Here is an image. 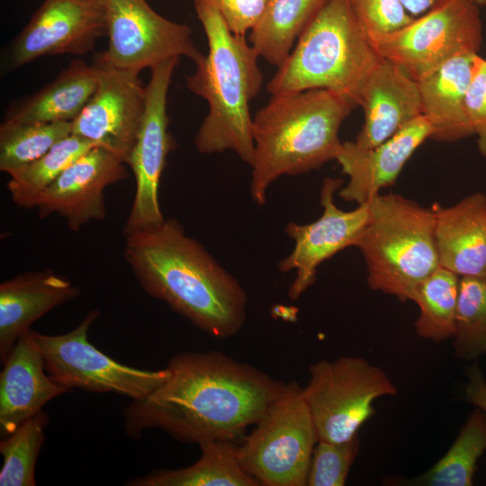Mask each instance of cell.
Masks as SVG:
<instances>
[{
    "mask_svg": "<svg viewBox=\"0 0 486 486\" xmlns=\"http://www.w3.org/2000/svg\"><path fill=\"white\" fill-rule=\"evenodd\" d=\"M382 59L348 0H330L298 38L266 89L272 95L322 88L353 109Z\"/></svg>",
    "mask_w": 486,
    "mask_h": 486,
    "instance_id": "5b68a950",
    "label": "cell"
},
{
    "mask_svg": "<svg viewBox=\"0 0 486 486\" xmlns=\"http://www.w3.org/2000/svg\"><path fill=\"white\" fill-rule=\"evenodd\" d=\"M123 256L142 290L217 339L237 335L248 296L238 280L174 219L128 235Z\"/></svg>",
    "mask_w": 486,
    "mask_h": 486,
    "instance_id": "7a4b0ae2",
    "label": "cell"
},
{
    "mask_svg": "<svg viewBox=\"0 0 486 486\" xmlns=\"http://www.w3.org/2000/svg\"><path fill=\"white\" fill-rule=\"evenodd\" d=\"M96 87L92 66L73 60L50 84L14 105L4 122L14 123L72 122L82 112Z\"/></svg>",
    "mask_w": 486,
    "mask_h": 486,
    "instance_id": "603a6c76",
    "label": "cell"
},
{
    "mask_svg": "<svg viewBox=\"0 0 486 486\" xmlns=\"http://www.w3.org/2000/svg\"><path fill=\"white\" fill-rule=\"evenodd\" d=\"M91 66L96 87L72 122L71 134L107 149L128 165L145 112L146 87L140 73L113 66L104 52Z\"/></svg>",
    "mask_w": 486,
    "mask_h": 486,
    "instance_id": "7c38bea8",
    "label": "cell"
},
{
    "mask_svg": "<svg viewBox=\"0 0 486 486\" xmlns=\"http://www.w3.org/2000/svg\"><path fill=\"white\" fill-rule=\"evenodd\" d=\"M194 3L209 48L195 72L186 76L188 88L209 104L195 147L208 155L231 150L251 166L255 143L249 105L262 86L259 56L244 35L229 30L213 6L203 0Z\"/></svg>",
    "mask_w": 486,
    "mask_h": 486,
    "instance_id": "3957f363",
    "label": "cell"
},
{
    "mask_svg": "<svg viewBox=\"0 0 486 486\" xmlns=\"http://www.w3.org/2000/svg\"><path fill=\"white\" fill-rule=\"evenodd\" d=\"M467 385L465 396L467 400L486 413V380L477 363L467 366L465 372Z\"/></svg>",
    "mask_w": 486,
    "mask_h": 486,
    "instance_id": "d590c367",
    "label": "cell"
},
{
    "mask_svg": "<svg viewBox=\"0 0 486 486\" xmlns=\"http://www.w3.org/2000/svg\"><path fill=\"white\" fill-rule=\"evenodd\" d=\"M101 1L109 37L104 53L113 66L140 73L172 58H203L187 25L161 16L145 0Z\"/></svg>",
    "mask_w": 486,
    "mask_h": 486,
    "instance_id": "8fae6325",
    "label": "cell"
},
{
    "mask_svg": "<svg viewBox=\"0 0 486 486\" xmlns=\"http://www.w3.org/2000/svg\"><path fill=\"white\" fill-rule=\"evenodd\" d=\"M0 374V434L13 433L68 391L47 374L42 354L28 329L16 341Z\"/></svg>",
    "mask_w": 486,
    "mask_h": 486,
    "instance_id": "d6986e66",
    "label": "cell"
},
{
    "mask_svg": "<svg viewBox=\"0 0 486 486\" xmlns=\"http://www.w3.org/2000/svg\"><path fill=\"white\" fill-rule=\"evenodd\" d=\"M166 367V381L123 410L132 438L156 428L185 443H236L287 386L219 351L179 353Z\"/></svg>",
    "mask_w": 486,
    "mask_h": 486,
    "instance_id": "6da1fadb",
    "label": "cell"
},
{
    "mask_svg": "<svg viewBox=\"0 0 486 486\" xmlns=\"http://www.w3.org/2000/svg\"><path fill=\"white\" fill-rule=\"evenodd\" d=\"M366 203L368 220L355 247L364 259L368 285L411 301L417 285L440 266L434 209L393 194Z\"/></svg>",
    "mask_w": 486,
    "mask_h": 486,
    "instance_id": "8992f818",
    "label": "cell"
},
{
    "mask_svg": "<svg viewBox=\"0 0 486 486\" xmlns=\"http://www.w3.org/2000/svg\"><path fill=\"white\" fill-rule=\"evenodd\" d=\"M359 449V434L340 443L319 440L312 453L307 486L345 485Z\"/></svg>",
    "mask_w": 486,
    "mask_h": 486,
    "instance_id": "1f68e13d",
    "label": "cell"
},
{
    "mask_svg": "<svg viewBox=\"0 0 486 486\" xmlns=\"http://www.w3.org/2000/svg\"><path fill=\"white\" fill-rule=\"evenodd\" d=\"M352 110L322 88L272 95L253 118V202L264 205L280 176L309 173L336 159L342 145L338 131Z\"/></svg>",
    "mask_w": 486,
    "mask_h": 486,
    "instance_id": "277c9868",
    "label": "cell"
},
{
    "mask_svg": "<svg viewBox=\"0 0 486 486\" xmlns=\"http://www.w3.org/2000/svg\"><path fill=\"white\" fill-rule=\"evenodd\" d=\"M479 5H486V0H477L476 2Z\"/></svg>",
    "mask_w": 486,
    "mask_h": 486,
    "instance_id": "74e56055",
    "label": "cell"
},
{
    "mask_svg": "<svg viewBox=\"0 0 486 486\" xmlns=\"http://www.w3.org/2000/svg\"><path fill=\"white\" fill-rule=\"evenodd\" d=\"M366 35L391 33L409 23L414 17L401 0H348Z\"/></svg>",
    "mask_w": 486,
    "mask_h": 486,
    "instance_id": "d6a6232c",
    "label": "cell"
},
{
    "mask_svg": "<svg viewBox=\"0 0 486 486\" xmlns=\"http://www.w3.org/2000/svg\"><path fill=\"white\" fill-rule=\"evenodd\" d=\"M453 348L464 361L486 355V277H460Z\"/></svg>",
    "mask_w": 486,
    "mask_h": 486,
    "instance_id": "f546056e",
    "label": "cell"
},
{
    "mask_svg": "<svg viewBox=\"0 0 486 486\" xmlns=\"http://www.w3.org/2000/svg\"><path fill=\"white\" fill-rule=\"evenodd\" d=\"M431 134L432 129L422 114L374 148L342 142L336 160L348 181L338 191L339 197L358 205L368 202L396 182L406 162Z\"/></svg>",
    "mask_w": 486,
    "mask_h": 486,
    "instance_id": "e0dca14e",
    "label": "cell"
},
{
    "mask_svg": "<svg viewBox=\"0 0 486 486\" xmlns=\"http://www.w3.org/2000/svg\"><path fill=\"white\" fill-rule=\"evenodd\" d=\"M221 15L229 30L244 35L261 20L270 0H203Z\"/></svg>",
    "mask_w": 486,
    "mask_h": 486,
    "instance_id": "e575fe53",
    "label": "cell"
},
{
    "mask_svg": "<svg viewBox=\"0 0 486 486\" xmlns=\"http://www.w3.org/2000/svg\"><path fill=\"white\" fill-rule=\"evenodd\" d=\"M330 0H270L251 30V46L269 64L280 67L294 42Z\"/></svg>",
    "mask_w": 486,
    "mask_h": 486,
    "instance_id": "d4e9b609",
    "label": "cell"
},
{
    "mask_svg": "<svg viewBox=\"0 0 486 486\" xmlns=\"http://www.w3.org/2000/svg\"><path fill=\"white\" fill-rule=\"evenodd\" d=\"M252 432L236 445L244 472L264 486H305L319 441L302 387L287 383Z\"/></svg>",
    "mask_w": 486,
    "mask_h": 486,
    "instance_id": "52a82bcc",
    "label": "cell"
},
{
    "mask_svg": "<svg viewBox=\"0 0 486 486\" xmlns=\"http://www.w3.org/2000/svg\"><path fill=\"white\" fill-rule=\"evenodd\" d=\"M460 276L439 266L415 288L411 301L419 308L415 322L417 334L440 343L455 332Z\"/></svg>",
    "mask_w": 486,
    "mask_h": 486,
    "instance_id": "484cf974",
    "label": "cell"
},
{
    "mask_svg": "<svg viewBox=\"0 0 486 486\" xmlns=\"http://www.w3.org/2000/svg\"><path fill=\"white\" fill-rule=\"evenodd\" d=\"M309 371L302 393L321 441L351 439L374 414V400L398 392L383 370L359 356L322 359Z\"/></svg>",
    "mask_w": 486,
    "mask_h": 486,
    "instance_id": "ba28073f",
    "label": "cell"
},
{
    "mask_svg": "<svg viewBox=\"0 0 486 486\" xmlns=\"http://www.w3.org/2000/svg\"><path fill=\"white\" fill-rule=\"evenodd\" d=\"M201 457L192 465L158 469L128 481L127 486H258L241 468L236 443L209 441L199 445Z\"/></svg>",
    "mask_w": 486,
    "mask_h": 486,
    "instance_id": "cb8c5ba5",
    "label": "cell"
},
{
    "mask_svg": "<svg viewBox=\"0 0 486 486\" xmlns=\"http://www.w3.org/2000/svg\"><path fill=\"white\" fill-rule=\"evenodd\" d=\"M178 61L179 58H172L151 68L146 87L145 112L128 163L134 174L136 190L122 230L124 237L165 220L158 202V185L166 157L175 148L168 130L166 98Z\"/></svg>",
    "mask_w": 486,
    "mask_h": 486,
    "instance_id": "4fadbf2b",
    "label": "cell"
},
{
    "mask_svg": "<svg viewBox=\"0 0 486 486\" xmlns=\"http://www.w3.org/2000/svg\"><path fill=\"white\" fill-rule=\"evenodd\" d=\"M406 10L413 17L426 13L444 0H401Z\"/></svg>",
    "mask_w": 486,
    "mask_h": 486,
    "instance_id": "8d00e7d4",
    "label": "cell"
},
{
    "mask_svg": "<svg viewBox=\"0 0 486 486\" xmlns=\"http://www.w3.org/2000/svg\"><path fill=\"white\" fill-rule=\"evenodd\" d=\"M360 106L364 122L354 142L362 148H372L422 115L418 83L382 58L366 81Z\"/></svg>",
    "mask_w": 486,
    "mask_h": 486,
    "instance_id": "ac0fdd59",
    "label": "cell"
},
{
    "mask_svg": "<svg viewBox=\"0 0 486 486\" xmlns=\"http://www.w3.org/2000/svg\"><path fill=\"white\" fill-rule=\"evenodd\" d=\"M470 1H472V2H475V3L477 2V0H470ZM476 4H477V3H476Z\"/></svg>",
    "mask_w": 486,
    "mask_h": 486,
    "instance_id": "f35d334b",
    "label": "cell"
},
{
    "mask_svg": "<svg viewBox=\"0 0 486 486\" xmlns=\"http://www.w3.org/2000/svg\"><path fill=\"white\" fill-rule=\"evenodd\" d=\"M80 294L67 277L50 269L20 274L0 284V359L40 318Z\"/></svg>",
    "mask_w": 486,
    "mask_h": 486,
    "instance_id": "ffe728a7",
    "label": "cell"
},
{
    "mask_svg": "<svg viewBox=\"0 0 486 486\" xmlns=\"http://www.w3.org/2000/svg\"><path fill=\"white\" fill-rule=\"evenodd\" d=\"M486 451V413L470 414L451 447L432 467L416 479L418 485L471 486L479 458Z\"/></svg>",
    "mask_w": 486,
    "mask_h": 486,
    "instance_id": "4316f807",
    "label": "cell"
},
{
    "mask_svg": "<svg viewBox=\"0 0 486 486\" xmlns=\"http://www.w3.org/2000/svg\"><path fill=\"white\" fill-rule=\"evenodd\" d=\"M476 55L456 56L418 81L430 139L454 142L473 135L465 101Z\"/></svg>",
    "mask_w": 486,
    "mask_h": 486,
    "instance_id": "7402d4cb",
    "label": "cell"
},
{
    "mask_svg": "<svg viewBox=\"0 0 486 486\" xmlns=\"http://www.w3.org/2000/svg\"><path fill=\"white\" fill-rule=\"evenodd\" d=\"M48 414L40 410L0 442L4 462L1 486H34L35 466L42 444Z\"/></svg>",
    "mask_w": 486,
    "mask_h": 486,
    "instance_id": "4dcf8cb0",
    "label": "cell"
},
{
    "mask_svg": "<svg viewBox=\"0 0 486 486\" xmlns=\"http://www.w3.org/2000/svg\"><path fill=\"white\" fill-rule=\"evenodd\" d=\"M72 122L14 123L0 126V170L12 176L69 136Z\"/></svg>",
    "mask_w": 486,
    "mask_h": 486,
    "instance_id": "f1b7e54d",
    "label": "cell"
},
{
    "mask_svg": "<svg viewBox=\"0 0 486 486\" xmlns=\"http://www.w3.org/2000/svg\"><path fill=\"white\" fill-rule=\"evenodd\" d=\"M368 38L380 57L418 82L456 56L478 53L482 41L479 4L444 0L403 28Z\"/></svg>",
    "mask_w": 486,
    "mask_h": 486,
    "instance_id": "9c48e42d",
    "label": "cell"
},
{
    "mask_svg": "<svg viewBox=\"0 0 486 486\" xmlns=\"http://www.w3.org/2000/svg\"><path fill=\"white\" fill-rule=\"evenodd\" d=\"M95 145L70 134L46 154L10 176L7 188L12 201L21 208H35L40 194L76 159Z\"/></svg>",
    "mask_w": 486,
    "mask_h": 486,
    "instance_id": "83f0119b",
    "label": "cell"
},
{
    "mask_svg": "<svg viewBox=\"0 0 486 486\" xmlns=\"http://www.w3.org/2000/svg\"><path fill=\"white\" fill-rule=\"evenodd\" d=\"M128 176L124 163L107 149L94 146L73 163L40 194L35 208L42 219L61 216L78 231L107 215L104 190Z\"/></svg>",
    "mask_w": 486,
    "mask_h": 486,
    "instance_id": "2e32d148",
    "label": "cell"
},
{
    "mask_svg": "<svg viewBox=\"0 0 486 486\" xmlns=\"http://www.w3.org/2000/svg\"><path fill=\"white\" fill-rule=\"evenodd\" d=\"M466 112L480 153L486 157V59L476 55L466 93Z\"/></svg>",
    "mask_w": 486,
    "mask_h": 486,
    "instance_id": "836d02e7",
    "label": "cell"
},
{
    "mask_svg": "<svg viewBox=\"0 0 486 486\" xmlns=\"http://www.w3.org/2000/svg\"><path fill=\"white\" fill-rule=\"evenodd\" d=\"M432 207L439 266L460 277H486V196L475 193L452 206Z\"/></svg>",
    "mask_w": 486,
    "mask_h": 486,
    "instance_id": "44dd1931",
    "label": "cell"
},
{
    "mask_svg": "<svg viewBox=\"0 0 486 486\" xmlns=\"http://www.w3.org/2000/svg\"><path fill=\"white\" fill-rule=\"evenodd\" d=\"M342 180L326 177L320 191L321 216L313 222H289L284 231L294 240L292 252L278 263L282 273L295 271L289 286L291 300L300 298L316 281L318 267L338 252L355 247L369 215L367 203L352 211H343L334 202V193Z\"/></svg>",
    "mask_w": 486,
    "mask_h": 486,
    "instance_id": "5bb4252c",
    "label": "cell"
},
{
    "mask_svg": "<svg viewBox=\"0 0 486 486\" xmlns=\"http://www.w3.org/2000/svg\"><path fill=\"white\" fill-rule=\"evenodd\" d=\"M100 317L90 310L72 330L45 335L32 330L49 376L68 391L114 393L141 400L152 393L170 375L169 369L145 370L119 363L88 340L92 324Z\"/></svg>",
    "mask_w": 486,
    "mask_h": 486,
    "instance_id": "30bf717a",
    "label": "cell"
},
{
    "mask_svg": "<svg viewBox=\"0 0 486 486\" xmlns=\"http://www.w3.org/2000/svg\"><path fill=\"white\" fill-rule=\"evenodd\" d=\"M107 34L101 0H44L15 38L11 62L21 67L50 55H84Z\"/></svg>",
    "mask_w": 486,
    "mask_h": 486,
    "instance_id": "9a60e30c",
    "label": "cell"
}]
</instances>
